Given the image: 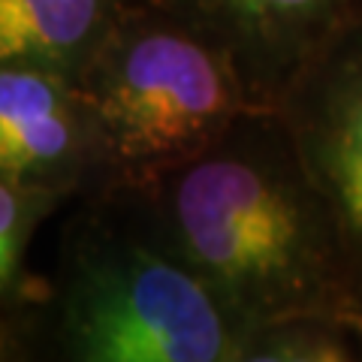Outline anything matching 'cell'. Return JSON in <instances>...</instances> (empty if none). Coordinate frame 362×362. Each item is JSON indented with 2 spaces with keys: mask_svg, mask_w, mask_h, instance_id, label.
Segmentation results:
<instances>
[{
  "mask_svg": "<svg viewBox=\"0 0 362 362\" xmlns=\"http://www.w3.org/2000/svg\"><path fill=\"white\" fill-rule=\"evenodd\" d=\"M0 178L78 199L103 194L94 118L76 78L0 66Z\"/></svg>",
  "mask_w": 362,
  "mask_h": 362,
  "instance_id": "obj_5",
  "label": "cell"
},
{
  "mask_svg": "<svg viewBox=\"0 0 362 362\" xmlns=\"http://www.w3.org/2000/svg\"><path fill=\"white\" fill-rule=\"evenodd\" d=\"M356 323H359V329H362V287H359V311H356Z\"/></svg>",
  "mask_w": 362,
  "mask_h": 362,
  "instance_id": "obj_10",
  "label": "cell"
},
{
  "mask_svg": "<svg viewBox=\"0 0 362 362\" xmlns=\"http://www.w3.org/2000/svg\"><path fill=\"white\" fill-rule=\"evenodd\" d=\"M233 61L254 109H278L317 52L362 13V0H154Z\"/></svg>",
  "mask_w": 362,
  "mask_h": 362,
  "instance_id": "obj_6",
  "label": "cell"
},
{
  "mask_svg": "<svg viewBox=\"0 0 362 362\" xmlns=\"http://www.w3.org/2000/svg\"><path fill=\"white\" fill-rule=\"evenodd\" d=\"M275 112L341 226L362 287V13L305 64Z\"/></svg>",
  "mask_w": 362,
  "mask_h": 362,
  "instance_id": "obj_4",
  "label": "cell"
},
{
  "mask_svg": "<svg viewBox=\"0 0 362 362\" xmlns=\"http://www.w3.org/2000/svg\"><path fill=\"white\" fill-rule=\"evenodd\" d=\"M242 320L142 194L78 199L40 293L0 317V362H230Z\"/></svg>",
  "mask_w": 362,
  "mask_h": 362,
  "instance_id": "obj_2",
  "label": "cell"
},
{
  "mask_svg": "<svg viewBox=\"0 0 362 362\" xmlns=\"http://www.w3.org/2000/svg\"><path fill=\"white\" fill-rule=\"evenodd\" d=\"M230 362H362L354 317L305 314L251 326Z\"/></svg>",
  "mask_w": 362,
  "mask_h": 362,
  "instance_id": "obj_8",
  "label": "cell"
},
{
  "mask_svg": "<svg viewBox=\"0 0 362 362\" xmlns=\"http://www.w3.org/2000/svg\"><path fill=\"white\" fill-rule=\"evenodd\" d=\"M73 197L52 187L18 185L0 178V311H16L42 287V278L28 272V251L45 218Z\"/></svg>",
  "mask_w": 362,
  "mask_h": 362,
  "instance_id": "obj_9",
  "label": "cell"
},
{
  "mask_svg": "<svg viewBox=\"0 0 362 362\" xmlns=\"http://www.w3.org/2000/svg\"><path fill=\"white\" fill-rule=\"evenodd\" d=\"M76 82L100 142V197L154 187L254 109L233 61L154 0L121 18Z\"/></svg>",
  "mask_w": 362,
  "mask_h": 362,
  "instance_id": "obj_3",
  "label": "cell"
},
{
  "mask_svg": "<svg viewBox=\"0 0 362 362\" xmlns=\"http://www.w3.org/2000/svg\"><path fill=\"white\" fill-rule=\"evenodd\" d=\"M181 259L251 326L354 317L359 278L329 202L275 109H251L142 190Z\"/></svg>",
  "mask_w": 362,
  "mask_h": 362,
  "instance_id": "obj_1",
  "label": "cell"
},
{
  "mask_svg": "<svg viewBox=\"0 0 362 362\" xmlns=\"http://www.w3.org/2000/svg\"><path fill=\"white\" fill-rule=\"evenodd\" d=\"M139 0H0V66L78 78Z\"/></svg>",
  "mask_w": 362,
  "mask_h": 362,
  "instance_id": "obj_7",
  "label": "cell"
}]
</instances>
